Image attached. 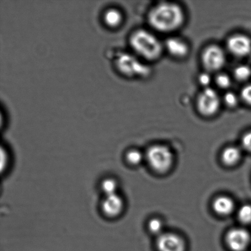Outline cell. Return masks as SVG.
<instances>
[{"label":"cell","instance_id":"3957f363","mask_svg":"<svg viewBox=\"0 0 251 251\" xmlns=\"http://www.w3.org/2000/svg\"><path fill=\"white\" fill-rule=\"evenodd\" d=\"M115 69L127 77H147L151 74L149 66L134 53L120 52L114 59Z\"/></svg>","mask_w":251,"mask_h":251},{"label":"cell","instance_id":"30bf717a","mask_svg":"<svg viewBox=\"0 0 251 251\" xmlns=\"http://www.w3.org/2000/svg\"><path fill=\"white\" fill-rule=\"evenodd\" d=\"M228 50L238 57L249 55L251 51V40L243 34H235L230 37L227 42Z\"/></svg>","mask_w":251,"mask_h":251},{"label":"cell","instance_id":"4fadbf2b","mask_svg":"<svg viewBox=\"0 0 251 251\" xmlns=\"http://www.w3.org/2000/svg\"><path fill=\"white\" fill-rule=\"evenodd\" d=\"M123 20H124V16L122 12L117 7H109L103 12V22L109 28H117L122 24Z\"/></svg>","mask_w":251,"mask_h":251},{"label":"cell","instance_id":"603a6c76","mask_svg":"<svg viewBox=\"0 0 251 251\" xmlns=\"http://www.w3.org/2000/svg\"><path fill=\"white\" fill-rule=\"evenodd\" d=\"M241 97L243 101L251 105V84L247 85L243 88L241 92Z\"/></svg>","mask_w":251,"mask_h":251},{"label":"cell","instance_id":"d6986e66","mask_svg":"<svg viewBox=\"0 0 251 251\" xmlns=\"http://www.w3.org/2000/svg\"><path fill=\"white\" fill-rule=\"evenodd\" d=\"M164 225L162 221L159 219H151L148 224V228L149 230L154 234H162V230H163Z\"/></svg>","mask_w":251,"mask_h":251},{"label":"cell","instance_id":"ac0fdd59","mask_svg":"<svg viewBox=\"0 0 251 251\" xmlns=\"http://www.w3.org/2000/svg\"><path fill=\"white\" fill-rule=\"evenodd\" d=\"M237 216L241 223L248 225L251 223V205H244L239 208Z\"/></svg>","mask_w":251,"mask_h":251},{"label":"cell","instance_id":"5b68a950","mask_svg":"<svg viewBox=\"0 0 251 251\" xmlns=\"http://www.w3.org/2000/svg\"><path fill=\"white\" fill-rule=\"evenodd\" d=\"M220 98L212 88L204 89L199 95L197 100V107L199 113L205 117H211L220 109Z\"/></svg>","mask_w":251,"mask_h":251},{"label":"cell","instance_id":"277c9868","mask_svg":"<svg viewBox=\"0 0 251 251\" xmlns=\"http://www.w3.org/2000/svg\"><path fill=\"white\" fill-rule=\"evenodd\" d=\"M145 154L150 166L159 173L168 171L174 163L173 152L165 145H152Z\"/></svg>","mask_w":251,"mask_h":251},{"label":"cell","instance_id":"44dd1931","mask_svg":"<svg viewBox=\"0 0 251 251\" xmlns=\"http://www.w3.org/2000/svg\"><path fill=\"white\" fill-rule=\"evenodd\" d=\"M224 101L228 107H235L238 104V96L233 92L226 93L225 97H224Z\"/></svg>","mask_w":251,"mask_h":251},{"label":"cell","instance_id":"8fae6325","mask_svg":"<svg viewBox=\"0 0 251 251\" xmlns=\"http://www.w3.org/2000/svg\"><path fill=\"white\" fill-rule=\"evenodd\" d=\"M165 46L167 51L175 58H184L189 52V47L186 42L176 37L167 39Z\"/></svg>","mask_w":251,"mask_h":251},{"label":"cell","instance_id":"cb8c5ba5","mask_svg":"<svg viewBox=\"0 0 251 251\" xmlns=\"http://www.w3.org/2000/svg\"><path fill=\"white\" fill-rule=\"evenodd\" d=\"M199 82L205 88L210 87L209 85H210L211 82V75L210 74L206 72L201 73L199 77Z\"/></svg>","mask_w":251,"mask_h":251},{"label":"cell","instance_id":"d4e9b609","mask_svg":"<svg viewBox=\"0 0 251 251\" xmlns=\"http://www.w3.org/2000/svg\"><path fill=\"white\" fill-rule=\"evenodd\" d=\"M242 145L243 149L248 151L251 152V131L248 132L243 135Z\"/></svg>","mask_w":251,"mask_h":251},{"label":"cell","instance_id":"6da1fadb","mask_svg":"<svg viewBox=\"0 0 251 251\" xmlns=\"http://www.w3.org/2000/svg\"><path fill=\"white\" fill-rule=\"evenodd\" d=\"M184 14L178 5L171 2H161L150 10L148 21L156 30L167 33L178 29L183 25Z\"/></svg>","mask_w":251,"mask_h":251},{"label":"cell","instance_id":"9c48e42d","mask_svg":"<svg viewBox=\"0 0 251 251\" xmlns=\"http://www.w3.org/2000/svg\"><path fill=\"white\" fill-rule=\"evenodd\" d=\"M158 251H186V243L180 236L174 233H162L157 238Z\"/></svg>","mask_w":251,"mask_h":251},{"label":"cell","instance_id":"8992f818","mask_svg":"<svg viewBox=\"0 0 251 251\" xmlns=\"http://www.w3.org/2000/svg\"><path fill=\"white\" fill-rule=\"evenodd\" d=\"M125 201L120 194L104 196L100 203V210L104 217L114 220L124 212Z\"/></svg>","mask_w":251,"mask_h":251},{"label":"cell","instance_id":"52a82bcc","mask_svg":"<svg viewBox=\"0 0 251 251\" xmlns=\"http://www.w3.org/2000/svg\"><path fill=\"white\" fill-rule=\"evenodd\" d=\"M201 61L208 72H215L220 70L225 65L226 56L225 51L220 47L211 45L203 51Z\"/></svg>","mask_w":251,"mask_h":251},{"label":"cell","instance_id":"ffe728a7","mask_svg":"<svg viewBox=\"0 0 251 251\" xmlns=\"http://www.w3.org/2000/svg\"><path fill=\"white\" fill-rule=\"evenodd\" d=\"M216 83L219 87L222 88V89H227L229 88L232 83L231 78L229 76L226 74L221 73L217 75L216 78Z\"/></svg>","mask_w":251,"mask_h":251},{"label":"cell","instance_id":"e0dca14e","mask_svg":"<svg viewBox=\"0 0 251 251\" xmlns=\"http://www.w3.org/2000/svg\"><path fill=\"white\" fill-rule=\"evenodd\" d=\"M234 76L238 80H247L251 76V69L247 65L238 66L235 69Z\"/></svg>","mask_w":251,"mask_h":251},{"label":"cell","instance_id":"7a4b0ae2","mask_svg":"<svg viewBox=\"0 0 251 251\" xmlns=\"http://www.w3.org/2000/svg\"><path fill=\"white\" fill-rule=\"evenodd\" d=\"M129 42L133 53L141 59L155 60L161 55V42L149 31L137 29L130 34Z\"/></svg>","mask_w":251,"mask_h":251},{"label":"cell","instance_id":"5bb4252c","mask_svg":"<svg viewBox=\"0 0 251 251\" xmlns=\"http://www.w3.org/2000/svg\"><path fill=\"white\" fill-rule=\"evenodd\" d=\"M120 182L116 177H104L100 183V189L103 197L114 195L119 193Z\"/></svg>","mask_w":251,"mask_h":251},{"label":"cell","instance_id":"ba28073f","mask_svg":"<svg viewBox=\"0 0 251 251\" xmlns=\"http://www.w3.org/2000/svg\"><path fill=\"white\" fill-rule=\"evenodd\" d=\"M251 242L250 233L243 228H232L226 236V245L232 251H245Z\"/></svg>","mask_w":251,"mask_h":251},{"label":"cell","instance_id":"2e32d148","mask_svg":"<svg viewBox=\"0 0 251 251\" xmlns=\"http://www.w3.org/2000/svg\"><path fill=\"white\" fill-rule=\"evenodd\" d=\"M145 159V154L137 149H130L125 154L126 162L131 166H139Z\"/></svg>","mask_w":251,"mask_h":251},{"label":"cell","instance_id":"7c38bea8","mask_svg":"<svg viewBox=\"0 0 251 251\" xmlns=\"http://www.w3.org/2000/svg\"><path fill=\"white\" fill-rule=\"evenodd\" d=\"M212 206L214 211L218 215L227 216L234 210L235 203L229 197L221 196L213 201Z\"/></svg>","mask_w":251,"mask_h":251},{"label":"cell","instance_id":"7402d4cb","mask_svg":"<svg viewBox=\"0 0 251 251\" xmlns=\"http://www.w3.org/2000/svg\"><path fill=\"white\" fill-rule=\"evenodd\" d=\"M1 172L6 171L9 164V155L6 148L1 147Z\"/></svg>","mask_w":251,"mask_h":251},{"label":"cell","instance_id":"9a60e30c","mask_svg":"<svg viewBox=\"0 0 251 251\" xmlns=\"http://www.w3.org/2000/svg\"><path fill=\"white\" fill-rule=\"evenodd\" d=\"M242 152L239 148L230 146L223 150L221 154V159L224 164L228 166H233L240 161Z\"/></svg>","mask_w":251,"mask_h":251}]
</instances>
